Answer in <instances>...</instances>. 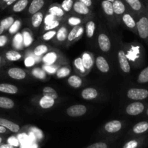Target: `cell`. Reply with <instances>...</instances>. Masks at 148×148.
<instances>
[{
    "mask_svg": "<svg viewBox=\"0 0 148 148\" xmlns=\"http://www.w3.org/2000/svg\"><path fill=\"white\" fill-rule=\"evenodd\" d=\"M137 32L142 39L148 42V20L146 11L141 13L137 21Z\"/></svg>",
    "mask_w": 148,
    "mask_h": 148,
    "instance_id": "1",
    "label": "cell"
},
{
    "mask_svg": "<svg viewBox=\"0 0 148 148\" xmlns=\"http://www.w3.org/2000/svg\"><path fill=\"white\" fill-rule=\"evenodd\" d=\"M127 95L131 100L143 101L148 98V90L145 88H131L127 91Z\"/></svg>",
    "mask_w": 148,
    "mask_h": 148,
    "instance_id": "2",
    "label": "cell"
},
{
    "mask_svg": "<svg viewBox=\"0 0 148 148\" xmlns=\"http://www.w3.org/2000/svg\"><path fill=\"white\" fill-rule=\"evenodd\" d=\"M145 110V105L140 101H135L129 104L126 108V112L130 116H137Z\"/></svg>",
    "mask_w": 148,
    "mask_h": 148,
    "instance_id": "3",
    "label": "cell"
},
{
    "mask_svg": "<svg viewBox=\"0 0 148 148\" xmlns=\"http://www.w3.org/2000/svg\"><path fill=\"white\" fill-rule=\"evenodd\" d=\"M87 108L83 105H74L69 107L66 110L68 116L71 117H79L85 114Z\"/></svg>",
    "mask_w": 148,
    "mask_h": 148,
    "instance_id": "4",
    "label": "cell"
},
{
    "mask_svg": "<svg viewBox=\"0 0 148 148\" xmlns=\"http://www.w3.org/2000/svg\"><path fill=\"white\" fill-rule=\"evenodd\" d=\"M118 58L121 70L125 72V73H129L131 70V66H130V62H129L128 59H127L126 53H124V51L121 50L119 51Z\"/></svg>",
    "mask_w": 148,
    "mask_h": 148,
    "instance_id": "5",
    "label": "cell"
},
{
    "mask_svg": "<svg viewBox=\"0 0 148 148\" xmlns=\"http://www.w3.org/2000/svg\"><path fill=\"white\" fill-rule=\"evenodd\" d=\"M124 1L135 12L141 14L146 11V7L143 4L141 0H124Z\"/></svg>",
    "mask_w": 148,
    "mask_h": 148,
    "instance_id": "6",
    "label": "cell"
},
{
    "mask_svg": "<svg viewBox=\"0 0 148 148\" xmlns=\"http://www.w3.org/2000/svg\"><path fill=\"white\" fill-rule=\"evenodd\" d=\"M98 44L101 51L104 52L108 51L111 49V41L109 38L104 33H101L98 36Z\"/></svg>",
    "mask_w": 148,
    "mask_h": 148,
    "instance_id": "7",
    "label": "cell"
},
{
    "mask_svg": "<svg viewBox=\"0 0 148 148\" xmlns=\"http://www.w3.org/2000/svg\"><path fill=\"white\" fill-rule=\"evenodd\" d=\"M7 74L10 77L14 79H23L26 77L25 72L23 69L17 67L10 68L7 72Z\"/></svg>",
    "mask_w": 148,
    "mask_h": 148,
    "instance_id": "8",
    "label": "cell"
},
{
    "mask_svg": "<svg viewBox=\"0 0 148 148\" xmlns=\"http://www.w3.org/2000/svg\"><path fill=\"white\" fill-rule=\"evenodd\" d=\"M121 127L122 125H121V121H118V120H114V121H111L106 124L105 130L106 131L109 133H115L120 131Z\"/></svg>",
    "mask_w": 148,
    "mask_h": 148,
    "instance_id": "9",
    "label": "cell"
},
{
    "mask_svg": "<svg viewBox=\"0 0 148 148\" xmlns=\"http://www.w3.org/2000/svg\"><path fill=\"white\" fill-rule=\"evenodd\" d=\"M122 20L127 27L132 30H135L137 31V21L134 17L129 13H124L122 16Z\"/></svg>",
    "mask_w": 148,
    "mask_h": 148,
    "instance_id": "10",
    "label": "cell"
},
{
    "mask_svg": "<svg viewBox=\"0 0 148 148\" xmlns=\"http://www.w3.org/2000/svg\"><path fill=\"white\" fill-rule=\"evenodd\" d=\"M0 125L14 133L17 132L20 130V127L18 124H15L12 121H10V120H7L6 119L0 118Z\"/></svg>",
    "mask_w": 148,
    "mask_h": 148,
    "instance_id": "11",
    "label": "cell"
},
{
    "mask_svg": "<svg viewBox=\"0 0 148 148\" xmlns=\"http://www.w3.org/2000/svg\"><path fill=\"white\" fill-rule=\"evenodd\" d=\"M44 3V0H32L28 8L29 13L33 14L39 12V10L43 7Z\"/></svg>",
    "mask_w": 148,
    "mask_h": 148,
    "instance_id": "12",
    "label": "cell"
},
{
    "mask_svg": "<svg viewBox=\"0 0 148 148\" xmlns=\"http://www.w3.org/2000/svg\"><path fill=\"white\" fill-rule=\"evenodd\" d=\"M72 8L74 9L75 12L78 13L79 14H88L90 12L89 7H87L86 5H85L84 4H82V2L77 0V1H75L74 2L73 7Z\"/></svg>",
    "mask_w": 148,
    "mask_h": 148,
    "instance_id": "13",
    "label": "cell"
},
{
    "mask_svg": "<svg viewBox=\"0 0 148 148\" xmlns=\"http://www.w3.org/2000/svg\"><path fill=\"white\" fill-rule=\"evenodd\" d=\"M96 62L97 67H98V69L101 72L106 73V72H108L109 71V65H108V63L107 62V61L106 60L104 57H103V56H98L96 59V62Z\"/></svg>",
    "mask_w": 148,
    "mask_h": 148,
    "instance_id": "14",
    "label": "cell"
},
{
    "mask_svg": "<svg viewBox=\"0 0 148 148\" xmlns=\"http://www.w3.org/2000/svg\"><path fill=\"white\" fill-rule=\"evenodd\" d=\"M98 91L92 88H88L83 90L82 92V97L85 100L95 99L98 96Z\"/></svg>",
    "mask_w": 148,
    "mask_h": 148,
    "instance_id": "15",
    "label": "cell"
},
{
    "mask_svg": "<svg viewBox=\"0 0 148 148\" xmlns=\"http://www.w3.org/2000/svg\"><path fill=\"white\" fill-rule=\"evenodd\" d=\"M133 132L136 134H143L148 131V121H143L137 123L133 127Z\"/></svg>",
    "mask_w": 148,
    "mask_h": 148,
    "instance_id": "16",
    "label": "cell"
},
{
    "mask_svg": "<svg viewBox=\"0 0 148 148\" xmlns=\"http://www.w3.org/2000/svg\"><path fill=\"white\" fill-rule=\"evenodd\" d=\"M17 91L18 89L15 85L8 83L0 84V92L8 94H16Z\"/></svg>",
    "mask_w": 148,
    "mask_h": 148,
    "instance_id": "17",
    "label": "cell"
},
{
    "mask_svg": "<svg viewBox=\"0 0 148 148\" xmlns=\"http://www.w3.org/2000/svg\"><path fill=\"white\" fill-rule=\"evenodd\" d=\"M113 4L114 13L116 14H123L126 11L125 4L123 3L121 0H115Z\"/></svg>",
    "mask_w": 148,
    "mask_h": 148,
    "instance_id": "18",
    "label": "cell"
},
{
    "mask_svg": "<svg viewBox=\"0 0 148 148\" xmlns=\"http://www.w3.org/2000/svg\"><path fill=\"white\" fill-rule=\"evenodd\" d=\"M55 100L53 98H51V97L46 96V95H43L40 100V102H39V104H40V107L42 108H44V109H46V108H49L53 106L54 105Z\"/></svg>",
    "mask_w": 148,
    "mask_h": 148,
    "instance_id": "19",
    "label": "cell"
},
{
    "mask_svg": "<svg viewBox=\"0 0 148 148\" xmlns=\"http://www.w3.org/2000/svg\"><path fill=\"white\" fill-rule=\"evenodd\" d=\"M28 0H17L14 3L12 10L14 12H20L24 10L28 4Z\"/></svg>",
    "mask_w": 148,
    "mask_h": 148,
    "instance_id": "20",
    "label": "cell"
},
{
    "mask_svg": "<svg viewBox=\"0 0 148 148\" xmlns=\"http://www.w3.org/2000/svg\"><path fill=\"white\" fill-rule=\"evenodd\" d=\"M14 106V103L10 98L0 96V108L5 109H11Z\"/></svg>",
    "mask_w": 148,
    "mask_h": 148,
    "instance_id": "21",
    "label": "cell"
},
{
    "mask_svg": "<svg viewBox=\"0 0 148 148\" xmlns=\"http://www.w3.org/2000/svg\"><path fill=\"white\" fill-rule=\"evenodd\" d=\"M43 14L40 12H38L33 14V17L31 18L32 25L34 27H38L41 24L42 21H43Z\"/></svg>",
    "mask_w": 148,
    "mask_h": 148,
    "instance_id": "22",
    "label": "cell"
},
{
    "mask_svg": "<svg viewBox=\"0 0 148 148\" xmlns=\"http://www.w3.org/2000/svg\"><path fill=\"white\" fill-rule=\"evenodd\" d=\"M5 57L7 58V60L11 61V62H15V61L20 60L21 59L22 56L17 51L10 50L6 52Z\"/></svg>",
    "mask_w": 148,
    "mask_h": 148,
    "instance_id": "23",
    "label": "cell"
},
{
    "mask_svg": "<svg viewBox=\"0 0 148 148\" xmlns=\"http://www.w3.org/2000/svg\"><path fill=\"white\" fill-rule=\"evenodd\" d=\"M82 59V64H83V66L85 69H90L92 66V64H93V61H92V57H91L90 55L88 53H85L82 55V57L81 58Z\"/></svg>",
    "mask_w": 148,
    "mask_h": 148,
    "instance_id": "24",
    "label": "cell"
},
{
    "mask_svg": "<svg viewBox=\"0 0 148 148\" xmlns=\"http://www.w3.org/2000/svg\"><path fill=\"white\" fill-rule=\"evenodd\" d=\"M101 6L107 15H113L114 14V9H113V4L111 1L103 0L101 2Z\"/></svg>",
    "mask_w": 148,
    "mask_h": 148,
    "instance_id": "25",
    "label": "cell"
},
{
    "mask_svg": "<svg viewBox=\"0 0 148 148\" xmlns=\"http://www.w3.org/2000/svg\"><path fill=\"white\" fill-rule=\"evenodd\" d=\"M68 83L72 88H79L82 85V79L79 77L76 76V75H72V76L69 77V79H68Z\"/></svg>",
    "mask_w": 148,
    "mask_h": 148,
    "instance_id": "26",
    "label": "cell"
},
{
    "mask_svg": "<svg viewBox=\"0 0 148 148\" xmlns=\"http://www.w3.org/2000/svg\"><path fill=\"white\" fill-rule=\"evenodd\" d=\"M137 82L140 84H145L148 82V66L140 72L137 77Z\"/></svg>",
    "mask_w": 148,
    "mask_h": 148,
    "instance_id": "27",
    "label": "cell"
},
{
    "mask_svg": "<svg viewBox=\"0 0 148 148\" xmlns=\"http://www.w3.org/2000/svg\"><path fill=\"white\" fill-rule=\"evenodd\" d=\"M43 95L51 97L54 100H56L58 98V94L56 91L51 87H45L43 90Z\"/></svg>",
    "mask_w": 148,
    "mask_h": 148,
    "instance_id": "28",
    "label": "cell"
},
{
    "mask_svg": "<svg viewBox=\"0 0 148 148\" xmlns=\"http://www.w3.org/2000/svg\"><path fill=\"white\" fill-rule=\"evenodd\" d=\"M49 12L51 14L56 17H62L64 14V11L62 10V7L58 6H52L51 7H50Z\"/></svg>",
    "mask_w": 148,
    "mask_h": 148,
    "instance_id": "29",
    "label": "cell"
},
{
    "mask_svg": "<svg viewBox=\"0 0 148 148\" xmlns=\"http://www.w3.org/2000/svg\"><path fill=\"white\" fill-rule=\"evenodd\" d=\"M14 22V17H7L0 22V25H1L4 30H7V29L10 28V26L13 24Z\"/></svg>",
    "mask_w": 148,
    "mask_h": 148,
    "instance_id": "30",
    "label": "cell"
},
{
    "mask_svg": "<svg viewBox=\"0 0 148 148\" xmlns=\"http://www.w3.org/2000/svg\"><path fill=\"white\" fill-rule=\"evenodd\" d=\"M95 24L93 21H89L86 24V34L88 38H92L94 35Z\"/></svg>",
    "mask_w": 148,
    "mask_h": 148,
    "instance_id": "31",
    "label": "cell"
},
{
    "mask_svg": "<svg viewBox=\"0 0 148 148\" xmlns=\"http://www.w3.org/2000/svg\"><path fill=\"white\" fill-rule=\"evenodd\" d=\"M23 40L25 46H29L33 42V39L29 32L24 31L23 33Z\"/></svg>",
    "mask_w": 148,
    "mask_h": 148,
    "instance_id": "32",
    "label": "cell"
},
{
    "mask_svg": "<svg viewBox=\"0 0 148 148\" xmlns=\"http://www.w3.org/2000/svg\"><path fill=\"white\" fill-rule=\"evenodd\" d=\"M73 4L74 0H64L61 4V7L64 11L69 12L73 7Z\"/></svg>",
    "mask_w": 148,
    "mask_h": 148,
    "instance_id": "33",
    "label": "cell"
},
{
    "mask_svg": "<svg viewBox=\"0 0 148 148\" xmlns=\"http://www.w3.org/2000/svg\"><path fill=\"white\" fill-rule=\"evenodd\" d=\"M47 51L48 48L46 45H40V46H38L35 49L34 54L36 55V56H41L43 53L47 52Z\"/></svg>",
    "mask_w": 148,
    "mask_h": 148,
    "instance_id": "34",
    "label": "cell"
},
{
    "mask_svg": "<svg viewBox=\"0 0 148 148\" xmlns=\"http://www.w3.org/2000/svg\"><path fill=\"white\" fill-rule=\"evenodd\" d=\"M69 73H70V70H69V68L64 66V67H62L58 69L57 72H56V75L59 78H62L68 76Z\"/></svg>",
    "mask_w": 148,
    "mask_h": 148,
    "instance_id": "35",
    "label": "cell"
},
{
    "mask_svg": "<svg viewBox=\"0 0 148 148\" xmlns=\"http://www.w3.org/2000/svg\"><path fill=\"white\" fill-rule=\"evenodd\" d=\"M56 53H53V52H51V53H49L48 54H46L45 56V57L43 58V61H44L46 63L49 64H53V62L56 61Z\"/></svg>",
    "mask_w": 148,
    "mask_h": 148,
    "instance_id": "36",
    "label": "cell"
},
{
    "mask_svg": "<svg viewBox=\"0 0 148 148\" xmlns=\"http://www.w3.org/2000/svg\"><path fill=\"white\" fill-rule=\"evenodd\" d=\"M20 25H21V23H20L19 20H16L13 23V24L10 26V27L9 28V32L11 34H14L16 32H17V30L20 29Z\"/></svg>",
    "mask_w": 148,
    "mask_h": 148,
    "instance_id": "37",
    "label": "cell"
},
{
    "mask_svg": "<svg viewBox=\"0 0 148 148\" xmlns=\"http://www.w3.org/2000/svg\"><path fill=\"white\" fill-rule=\"evenodd\" d=\"M79 27H79L78 25L75 26V27L72 29V30L69 32V35L67 36V39L69 40V41H72V40H73L74 39L76 38L77 33V31L79 29Z\"/></svg>",
    "mask_w": 148,
    "mask_h": 148,
    "instance_id": "38",
    "label": "cell"
},
{
    "mask_svg": "<svg viewBox=\"0 0 148 148\" xmlns=\"http://www.w3.org/2000/svg\"><path fill=\"white\" fill-rule=\"evenodd\" d=\"M74 64H75V66H76L81 72L84 73V72H85V68L84 67L83 64H82V59H81V58H77L75 60V62H74Z\"/></svg>",
    "mask_w": 148,
    "mask_h": 148,
    "instance_id": "39",
    "label": "cell"
},
{
    "mask_svg": "<svg viewBox=\"0 0 148 148\" xmlns=\"http://www.w3.org/2000/svg\"><path fill=\"white\" fill-rule=\"evenodd\" d=\"M66 30L65 27H62L60 30H59V32L57 33V38L59 39V40L62 41L64 40L66 37Z\"/></svg>",
    "mask_w": 148,
    "mask_h": 148,
    "instance_id": "40",
    "label": "cell"
},
{
    "mask_svg": "<svg viewBox=\"0 0 148 148\" xmlns=\"http://www.w3.org/2000/svg\"><path fill=\"white\" fill-rule=\"evenodd\" d=\"M56 34V32L54 31V30H49V31L46 32V33L43 35V40H49L51 38H53Z\"/></svg>",
    "mask_w": 148,
    "mask_h": 148,
    "instance_id": "41",
    "label": "cell"
},
{
    "mask_svg": "<svg viewBox=\"0 0 148 148\" xmlns=\"http://www.w3.org/2000/svg\"><path fill=\"white\" fill-rule=\"evenodd\" d=\"M139 145V143L137 140H130L127 143H126L125 145L124 146V148H137Z\"/></svg>",
    "mask_w": 148,
    "mask_h": 148,
    "instance_id": "42",
    "label": "cell"
},
{
    "mask_svg": "<svg viewBox=\"0 0 148 148\" xmlns=\"http://www.w3.org/2000/svg\"><path fill=\"white\" fill-rule=\"evenodd\" d=\"M14 46H17V48H20V46L23 44V39H22V36L20 34H17L14 37Z\"/></svg>",
    "mask_w": 148,
    "mask_h": 148,
    "instance_id": "43",
    "label": "cell"
},
{
    "mask_svg": "<svg viewBox=\"0 0 148 148\" xmlns=\"http://www.w3.org/2000/svg\"><path fill=\"white\" fill-rule=\"evenodd\" d=\"M33 74L38 78L40 79H43L45 78V75L43 72V71L39 69H35L33 70Z\"/></svg>",
    "mask_w": 148,
    "mask_h": 148,
    "instance_id": "44",
    "label": "cell"
},
{
    "mask_svg": "<svg viewBox=\"0 0 148 148\" xmlns=\"http://www.w3.org/2000/svg\"><path fill=\"white\" fill-rule=\"evenodd\" d=\"M59 25V21H52L51 23H49V24H47V25L45 27V29H46V30H51V29H53L55 28V27H58Z\"/></svg>",
    "mask_w": 148,
    "mask_h": 148,
    "instance_id": "45",
    "label": "cell"
},
{
    "mask_svg": "<svg viewBox=\"0 0 148 148\" xmlns=\"http://www.w3.org/2000/svg\"><path fill=\"white\" fill-rule=\"evenodd\" d=\"M68 22H69V24L72 25L76 26L81 23V20L79 18H77V17H70V18L69 19Z\"/></svg>",
    "mask_w": 148,
    "mask_h": 148,
    "instance_id": "46",
    "label": "cell"
},
{
    "mask_svg": "<svg viewBox=\"0 0 148 148\" xmlns=\"http://www.w3.org/2000/svg\"><path fill=\"white\" fill-rule=\"evenodd\" d=\"M87 148H108V146L104 143H97L91 145Z\"/></svg>",
    "mask_w": 148,
    "mask_h": 148,
    "instance_id": "47",
    "label": "cell"
},
{
    "mask_svg": "<svg viewBox=\"0 0 148 148\" xmlns=\"http://www.w3.org/2000/svg\"><path fill=\"white\" fill-rule=\"evenodd\" d=\"M35 64V61L33 57H27L25 60V64L26 66H31Z\"/></svg>",
    "mask_w": 148,
    "mask_h": 148,
    "instance_id": "48",
    "label": "cell"
},
{
    "mask_svg": "<svg viewBox=\"0 0 148 148\" xmlns=\"http://www.w3.org/2000/svg\"><path fill=\"white\" fill-rule=\"evenodd\" d=\"M7 40H8V38H7V36L0 35V47L5 46L7 42Z\"/></svg>",
    "mask_w": 148,
    "mask_h": 148,
    "instance_id": "49",
    "label": "cell"
},
{
    "mask_svg": "<svg viewBox=\"0 0 148 148\" xmlns=\"http://www.w3.org/2000/svg\"><path fill=\"white\" fill-rule=\"evenodd\" d=\"M45 69H46V71H47L48 72H49V73H54L55 72H56V69H55L53 66H45Z\"/></svg>",
    "mask_w": 148,
    "mask_h": 148,
    "instance_id": "50",
    "label": "cell"
},
{
    "mask_svg": "<svg viewBox=\"0 0 148 148\" xmlns=\"http://www.w3.org/2000/svg\"><path fill=\"white\" fill-rule=\"evenodd\" d=\"M9 143H10V144L11 145H18V142H17V140H16L14 137H11V138L9 139Z\"/></svg>",
    "mask_w": 148,
    "mask_h": 148,
    "instance_id": "51",
    "label": "cell"
},
{
    "mask_svg": "<svg viewBox=\"0 0 148 148\" xmlns=\"http://www.w3.org/2000/svg\"><path fill=\"white\" fill-rule=\"evenodd\" d=\"M80 2H82V4H84L85 5H86L87 7H91L92 4V0H79Z\"/></svg>",
    "mask_w": 148,
    "mask_h": 148,
    "instance_id": "52",
    "label": "cell"
},
{
    "mask_svg": "<svg viewBox=\"0 0 148 148\" xmlns=\"http://www.w3.org/2000/svg\"><path fill=\"white\" fill-rule=\"evenodd\" d=\"M16 1H17V0H1V2L4 3L7 6L11 5V4H14Z\"/></svg>",
    "mask_w": 148,
    "mask_h": 148,
    "instance_id": "53",
    "label": "cell"
},
{
    "mask_svg": "<svg viewBox=\"0 0 148 148\" xmlns=\"http://www.w3.org/2000/svg\"><path fill=\"white\" fill-rule=\"evenodd\" d=\"M7 132V129L5 127H2V126L0 125V134H2V133H5Z\"/></svg>",
    "mask_w": 148,
    "mask_h": 148,
    "instance_id": "54",
    "label": "cell"
},
{
    "mask_svg": "<svg viewBox=\"0 0 148 148\" xmlns=\"http://www.w3.org/2000/svg\"><path fill=\"white\" fill-rule=\"evenodd\" d=\"M0 148H13L12 146L10 145H2Z\"/></svg>",
    "mask_w": 148,
    "mask_h": 148,
    "instance_id": "55",
    "label": "cell"
},
{
    "mask_svg": "<svg viewBox=\"0 0 148 148\" xmlns=\"http://www.w3.org/2000/svg\"><path fill=\"white\" fill-rule=\"evenodd\" d=\"M4 31V29L2 27H1V25H0V35H1L3 33V32Z\"/></svg>",
    "mask_w": 148,
    "mask_h": 148,
    "instance_id": "56",
    "label": "cell"
},
{
    "mask_svg": "<svg viewBox=\"0 0 148 148\" xmlns=\"http://www.w3.org/2000/svg\"><path fill=\"white\" fill-rule=\"evenodd\" d=\"M146 13H147V20H148V4L147 5V7H146Z\"/></svg>",
    "mask_w": 148,
    "mask_h": 148,
    "instance_id": "57",
    "label": "cell"
},
{
    "mask_svg": "<svg viewBox=\"0 0 148 148\" xmlns=\"http://www.w3.org/2000/svg\"><path fill=\"white\" fill-rule=\"evenodd\" d=\"M146 115L148 116V107L147 108V109H146Z\"/></svg>",
    "mask_w": 148,
    "mask_h": 148,
    "instance_id": "58",
    "label": "cell"
},
{
    "mask_svg": "<svg viewBox=\"0 0 148 148\" xmlns=\"http://www.w3.org/2000/svg\"><path fill=\"white\" fill-rule=\"evenodd\" d=\"M106 1H111V2H114L115 0H106Z\"/></svg>",
    "mask_w": 148,
    "mask_h": 148,
    "instance_id": "59",
    "label": "cell"
},
{
    "mask_svg": "<svg viewBox=\"0 0 148 148\" xmlns=\"http://www.w3.org/2000/svg\"><path fill=\"white\" fill-rule=\"evenodd\" d=\"M1 141H2V139H1V137H0V144H1Z\"/></svg>",
    "mask_w": 148,
    "mask_h": 148,
    "instance_id": "60",
    "label": "cell"
},
{
    "mask_svg": "<svg viewBox=\"0 0 148 148\" xmlns=\"http://www.w3.org/2000/svg\"><path fill=\"white\" fill-rule=\"evenodd\" d=\"M1 57L0 56V64H1Z\"/></svg>",
    "mask_w": 148,
    "mask_h": 148,
    "instance_id": "61",
    "label": "cell"
},
{
    "mask_svg": "<svg viewBox=\"0 0 148 148\" xmlns=\"http://www.w3.org/2000/svg\"><path fill=\"white\" fill-rule=\"evenodd\" d=\"M147 4H148V0H147Z\"/></svg>",
    "mask_w": 148,
    "mask_h": 148,
    "instance_id": "62",
    "label": "cell"
}]
</instances>
